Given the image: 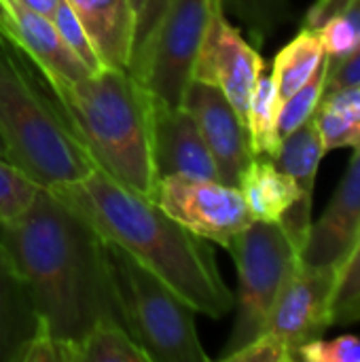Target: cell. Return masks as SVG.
<instances>
[{"label":"cell","instance_id":"obj_1","mask_svg":"<svg viewBox=\"0 0 360 362\" xmlns=\"http://www.w3.org/2000/svg\"><path fill=\"white\" fill-rule=\"evenodd\" d=\"M0 244L53 337L81 344L100 322L123 327L106 242L49 189L40 187L23 214L0 223Z\"/></svg>","mask_w":360,"mask_h":362},{"label":"cell","instance_id":"obj_2","mask_svg":"<svg viewBox=\"0 0 360 362\" xmlns=\"http://www.w3.org/2000/svg\"><path fill=\"white\" fill-rule=\"evenodd\" d=\"M49 191L197 314L223 318L233 310L236 297L216 267L210 242L174 221L157 202L121 185L98 165L85 178L53 185Z\"/></svg>","mask_w":360,"mask_h":362},{"label":"cell","instance_id":"obj_3","mask_svg":"<svg viewBox=\"0 0 360 362\" xmlns=\"http://www.w3.org/2000/svg\"><path fill=\"white\" fill-rule=\"evenodd\" d=\"M47 85L93 163L155 202L146 89L125 68L110 66L79 81H47Z\"/></svg>","mask_w":360,"mask_h":362},{"label":"cell","instance_id":"obj_4","mask_svg":"<svg viewBox=\"0 0 360 362\" xmlns=\"http://www.w3.org/2000/svg\"><path fill=\"white\" fill-rule=\"evenodd\" d=\"M0 140L4 157L42 189L85 178L93 168L59 106L38 91L15 47L0 36Z\"/></svg>","mask_w":360,"mask_h":362},{"label":"cell","instance_id":"obj_5","mask_svg":"<svg viewBox=\"0 0 360 362\" xmlns=\"http://www.w3.org/2000/svg\"><path fill=\"white\" fill-rule=\"evenodd\" d=\"M110 272L123 314V329L151 362H208L195 310L127 252L106 242Z\"/></svg>","mask_w":360,"mask_h":362},{"label":"cell","instance_id":"obj_6","mask_svg":"<svg viewBox=\"0 0 360 362\" xmlns=\"http://www.w3.org/2000/svg\"><path fill=\"white\" fill-rule=\"evenodd\" d=\"M227 250L238 269L236 322L221 361L259 337L280 291L299 265V248L280 223L255 221L231 238Z\"/></svg>","mask_w":360,"mask_h":362},{"label":"cell","instance_id":"obj_7","mask_svg":"<svg viewBox=\"0 0 360 362\" xmlns=\"http://www.w3.org/2000/svg\"><path fill=\"white\" fill-rule=\"evenodd\" d=\"M214 0H170L127 72L146 93L168 106H182Z\"/></svg>","mask_w":360,"mask_h":362},{"label":"cell","instance_id":"obj_8","mask_svg":"<svg viewBox=\"0 0 360 362\" xmlns=\"http://www.w3.org/2000/svg\"><path fill=\"white\" fill-rule=\"evenodd\" d=\"M155 202L189 231L223 248L255 223L242 191L221 180L168 176L157 182Z\"/></svg>","mask_w":360,"mask_h":362},{"label":"cell","instance_id":"obj_9","mask_svg":"<svg viewBox=\"0 0 360 362\" xmlns=\"http://www.w3.org/2000/svg\"><path fill=\"white\" fill-rule=\"evenodd\" d=\"M261 74L263 57L227 19L221 0H214L212 15L193 66V78L219 87L246 123L248 104Z\"/></svg>","mask_w":360,"mask_h":362},{"label":"cell","instance_id":"obj_10","mask_svg":"<svg viewBox=\"0 0 360 362\" xmlns=\"http://www.w3.org/2000/svg\"><path fill=\"white\" fill-rule=\"evenodd\" d=\"M335 269L297 265L280 291L263 333L278 337L291 352L293 362L301 346L318 339L331 325V301Z\"/></svg>","mask_w":360,"mask_h":362},{"label":"cell","instance_id":"obj_11","mask_svg":"<svg viewBox=\"0 0 360 362\" xmlns=\"http://www.w3.org/2000/svg\"><path fill=\"white\" fill-rule=\"evenodd\" d=\"M182 106L193 115L210 148L219 180L238 187L244 170L255 159V153L250 146L248 127L233 104L219 87L193 78L185 91Z\"/></svg>","mask_w":360,"mask_h":362},{"label":"cell","instance_id":"obj_12","mask_svg":"<svg viewBox=\"0 0 360 362\" xmlns=\"http://www.w3.org/2000/svg\"><path fill=\"white\" fill-rule=\"evenodd\" d=\"M151 157L157 182L168 176L219 180L210 148L185 106L151 98Z\"/></svg>","mask_w":360,"mask_h":362},{"label":"cell","instance_id":"obj_13","mask_svg":"<svg viewBox=\"0 0 360 362\" xmlns=\"http://www.w3.org/2000/svg\"><path fill=\"white\" fill-rule=\"evenodd\" d=\"M360 238V146L327 204L320 218L310 225L299 263L308 267L335 269L344 265Z\"/></svg>","mask_w":360,"mask_h":362},{"label":"cell","instance_id":"obj_14","mask_svg":"<svg viewBox=\"0 0 360 362\" xmlns=\"http://www.w3.org/2000/svg\"><path fill=\"white\" fill-rule=\"evenodd\" d=\"M238 189L242 191L252 218L280 223L301 255L312 225V202L303 199L297 182L272 159L255 157L244 170Z\"/></svg>","mask_w":360,"mask_h":362},{"label":"cell","instance_id":"obj_15","mask_svg":"<svg viewBox=\"0 0 360 362\" xmlns=\"http://www.w3.org/2000/svg\"><path fill=\"white\" fill-rule=\"evenodd\" d=\"M0 36L25 53L45 81H79L93 74L64 45L53 21L19 0H0Z\"/></svg>","mask_w":360,"mask_h":362},{"label":"cell","instance_id":"obj_16","mask_svg":"<svg viewBox=\"0 0 360 362\" xmlns=\"http://www.w3.org/2000/svg\"><path fill=\"white\" fill-rule=\"evenodd\" d=\"M83 23L104 66L125 68L132 59L136 17L132 0H66Z\"/></svg>","mask_w":360,"mask_h":362},{"label":"cell","instance_id":"obj_17","mask_svg":"<svg viewBox=\"0 0 360 362\" xmlns=\"http://www.w3.org/2000/svg\"><path fill=\"white\" fill-rule=\"evenodd\" d=\"M40 325L25 280L0 244V362H19Z\"/></svg>","mask_w":360,"mask_h":362},{"label":"cell","instance_id":"obj_18","mask_svg":"<svg viewBox=\"0 0 360 362\" xmlns=\"http://www.w3.org/2000/svg\"><path fill=\"white\" fill-rule=\"evenodd\" d=\"M325 153L327 148H325L323 136L312 117L301 127H297L295 132L282 138L280 148L272 161L297 182L303 199L312 202L316 174H318Z\"/></svg>","mask_w":360,"mask_h":362},{"label":"cell","instance_id":"obj_19","mask_svg":"<svg viewBox=\"0 0 360 362\" xmlns=\"http://www.w3.org/2000/svg\"><path fill=\"white\" fill-rule=\"evenodd\" d=\"M325 40L320 30L301 28L299 34L278 51L274 59V72L272 78L276 83L280 102L293 95L299 87H303L320 62L325 59Z\"/></svg>","mask_w":360,"mask_h":362},{"label":"cell","instance_id":"obj_20","mask_svg":"<svg viewBox=\"0 0 360 362\" xmlns=\"http://www.w3.org/2000/svg\"><path fill=\"white\" fill-rule=\"evenodd\" d=\"M278 110H280V95L272 74H261L250 104L246 112V127L255 157L274 159L280 148V134H278Z\"/></svg>","mask_w":360,"mask_h":362},{"label":"cell","instance_id":"obj_21","mask_svg":"<svg viewBox=\"0 0 360 362\" xmlns=\"http://www.w3.org/2000/svg\"><path fill=\"white\" fill-rule=\"evenodd\" d=\"M81 362H151L149 354L117 322L95 325L79 344Z\"/></svg>","mask_w":360,"mask_h":362},{"label":"cell","instance_id":"obj_22","mask_svg":"<svg viewBox=\"0 0 360 362\" xmlns=\"http://www.w3.org/2000/svg\"><path fill=\"white\" fill-rule=\"evenodd\" d=\"M327 70H329V55L320 62L312 78L299 87L293 95L280 102L278 110V134L280 138L289 136L297 127H301L306 121H310L325 95V83H327Z\"/></svg>","mask_w":360,"mask_h":362},{"label":"cell","instance_id":"obj_23","mask_svg":"<svg viewBox=\"0 0 360 362\" xmlns=\"http://www.w3.org/2000/svg\"><path fill=\"white\" fill-rule=\"evenodd\" d=\"M360 322V238L335 278L331 301V325L346 327Z\"/></svg>","mask_w":360,"mask_h":362},{"label":"cell","instance_id":"obj_24","mask_svg":"<svg viewBox=\"0 0 360 362\" xmlns=\"http://www.w3.org/2000/svg\"><path fill=\"white\" fill-rule=\"evenodd\" d=\"M221 4L246 25L259 45L291 15L286 0H221Z\"/></svg>","mask_w":360,"mask_h":362},{"label":"cell","instance_id":"obj_25","mask_svg":"<svg viewBox=\"0 0 360 362\" xmlns=\"http://www.w3.org/2000/svg\"><path fill=\"white\" fill-rule=\"evenodd\" d=\"M40 185L23 170L0 157V223L13 221L28 210Z\"/></svg>","mask_w":360,"mask_h":362},{"label":"cell","instance_id":"obj_26","mask_svg":"<svg viewBox=\"0 0 360 362\" xmlns=\"http://www.w3.org/2000/svg\"><path fill=\"white\" fill-rule=\"evenodd\" d=\"M51 21H53V25H55L57 34L62 36L64 45H66V47H68V49H70V51H72V53H74L91 72H93V74L100 72V70L104 68V64H102V59L98 57V53H95V49H93V45H91V40H89V36H87L83 23L79 21L76 13L72 11V6H70L66 0L59 2V6L55 8Z\"/></svg>","mask_w":360,"mask_h":362},{"label":"cell","instance_id":"obj_27","mask_svg":"<svg viewBox=\"0 0 360 362\" xmlns=\"http://www.w3.org/2000/svg\"><path fill=\"white\" fill-rule=\"evenodd\" d=\"M314 123L323 136L325 148H359L360 146V123L348 119L346 115L337 112L333 106L320 100L316 112H314Z\"/></svg>","mask_w":360,"mask_h":362},{"label":"cell","instance_id":"obj_28","mask_svg":"<svg viewBox=\"0 0 360 362\" xmlns=\"http://www.w3.org/2000/svg\"><path fill=\"white\" fill-rule=\"evenodd\" d=\"M295 361L303 362H360V337L339 335L335 339H312L301 346Z\"/></svg>","mask_w":360,"mask_h":362},{"label":"cell","instance_id":"obj_29","mask_svg":"<svg viewBox=\"0 0 360 362\" xmlns=\"http://www.w3.org/2000/svg\"><path fill=\"white\" fill-rule=\"evenodd\" d=\"M19 362H81L79 344L62 341L40 325L38 333L23 348Z\"/></svg>","mask_w":360,"mask_h":362},{"label":"cell","instance_id":"obj_30","mask_svg":"<svg viewBox=\"0 0 360 362\" xmlns=\"http://www.w3.org/2000/svg\"><path fill=\"white\" fill-rule=\"evenodd\" d=\"M225 362H293L289 348L272 333H261L244 348L225 356Z\"/></svg>","mask_w":360,"mask_h":362},{"label":"cell","instance_id":"obj_31","mask_svg":"<svg viewBox=\"0 0 360 362\" xmlns=\"http://www.w3.org/2000/svg\"><path fill=\"white\" fill-rule=\"evenodd\" d=\"M168 2L170 0H132V8H134V17H136L132 57L144 47V42L153 34V30L159 23V19H161L163 11L168 6Z\"/></svg>","mask_w":360,"mask_h":362},{"label":"cell","instance_id":"obj_32","mask_svg":"<svg viewBox=\"0 0 360 362\" xmlns=\"http://www.w3.org/2000/svg\"><path fill=\"white\" fill-rule=\"evenodd\" d=\"M360 85V42L344 57L331 59L327 70L325 93L344 89V87H359Z\"/></svg>","mask_w":360,"mask_h":362},{"label":"cell","instance_id":"obj_33","mask_svg":"<svg viewBox=\"0 0 360 362\" xmlns=\"http://www.w3.org/2000/svg\"><path fill=\"white\" fill-rule=\"evenodd\" d=\"M354 0H316L310 11L306 13L303 19V28H312V30H323L331 19H335L337 15H342Z\"/></svg>","mask_w":360,"mask_h":362},{"label":"cell","instance_id":"obj_34","mask_svg":"<svg viewBox=\"0 0 360 362\" xmlns=\"http://www.w3.org/2000/svg\"><path fill=\"white\" fill-rule=\"evenodd\" d=\"M19 2H23L25 6H30L32 11H36V13H40V15H45V17H53V13H55V8L59 6V2L62 0H19Z\"/></svg>","mask_w":360,"mask_h":362},{"label":"cell","instance_id":"obj_35","mask_svg":"<svg viewBox=\"0 0 360 362\" xmlns=\"http://www.w3.org/2000/svg\"><path fill=\"white\" fill-rule=\"evenodd\" d=\"M0 157H4V144H2V140H0ZM6 159V157H4Z\"/></svg>","mask_w":360,"mask_h":362}]
</instances>
